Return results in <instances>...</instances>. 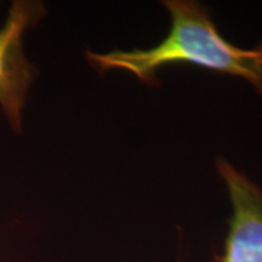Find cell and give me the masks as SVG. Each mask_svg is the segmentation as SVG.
I'll use <instances>...</instances> for the list:
<instances>
[{"label": "cell", "mask_w": 262, "mask_h": 262, "mask_svg": "<svg viewBox=\"0 0 262 262\" xmlns=\"http://www.w3.org/2000/svg\"><path fill=\"white\" fill-rule=\"evenodd\" d=\"M164 5L171 16V28L158 45L106 54L88 51L89 63L98 72H127L148 85L157 84V72L164 66L194 64L242 78L262 94V63L253 50L226 40L204 6L192 0H168Z\"/></svg>", "instance_id": "6da1fadb"}, {"label": "cell", "mask_w": 262, "mask_h": 262, "mask_svg": "<svg viewBox=\"0 0 262 262\" xmlns=\"http://www.w3.org/2000/svg\"><path fill=\"white\" fill-rule=\"evenodd\" d=\"M45 15L38 2L15 0L0 29V107L15 133L22 130V110L37 71L25 56L22 38Z\"/></svg>", "instance_id": "7a4b0ae2"}, {"label": "cell", "mask_w": 262, "mask_h": 262, "mask_svg": "<svg viewBox=\"0 0 262 262\" xmlns=\"http://www.w3.org/2000/svg\"><path fill=\"white\" fill-rule=\"evenodd\" d=\"M232 205L224 251L217 262H262V188L227 159L216 160Z\"/></svg>", "instance_id": "3957f363"}, {"label": "cell", "mask_w": 262, "mask_h": 262, "mask_svg": "<svg viewBox=\"0 0 262 262\" xmlns=\"http://www.w3.org/2000/svg\"><path fill=\"white\" fill-rule=\"evenodd\" d=\"M253 51H254V54H255V56L257 57V60L261 62L262 63V41L260 42V44L257 45L256 48L255 49H253Z\"/></svg>", "instance_id": "277c9868"}]
</instances>
